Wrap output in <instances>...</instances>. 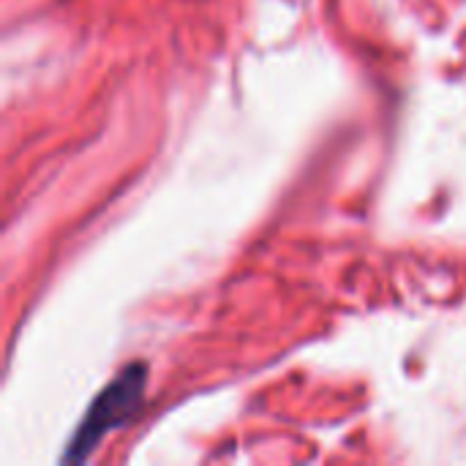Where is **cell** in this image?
<instances>
[{
    "label": "cell",
    "mask_w": 466,
    "mask_h": 466,
    "mask_svg": "<svg viewBox=\"0 0 466 466\" xmlns=\"http://www.w3.org/2000/svg\"><path fill=\"white\" fill-rule=\"evenodd\" d=\"M145 382H147V369L142 363H134V366L123 369L93 399L90 410L85 412V418L79 420L74 437L68 440V448L63 453V461H68V464L85 461L101 445V440L109 431L131 423L139 415V410H142Z\"/></svg>",
    "instance_id": "obj_1"
}]
</instances>
